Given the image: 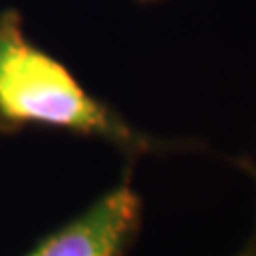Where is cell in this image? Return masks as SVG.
<instances>
[{"mask_svg":"<svg viewBox=\"0 0 256 256\" xmlns=\"http://www.w3.org/2000/svg\"><path fill=\"white\" fill-rule=\"evenodd\" d=\"M0 114L13 122L58 126L139 146L134 130L92 98L58 60L26 41L13 20L0 24Z\"/></svg>","mask_w":256,"mask_h":256,"instance_id":"obj_1","label":"cell"},{"mask_svg":"<svg viewBox=\"0 0 256 256\" xmlns=\"http://www.w3.org/2000/svg\"><path fill=\"white\" fill-rule=\"evenodd\" d=\"M141 198L128 182L100 196L30 256H122L139 228Z\"/></svg>","mask_w":256,"mask_h":256,"instance_id":"obj_2","label":"cell"},{"mask_svg":"<svg viewBox=\"0 0 256 256\" xmlns=\"http://www.w3.org/2000/svg\"><path fill=\"white\" fill-rule=\"evenodd\" d=\"M237 164L242 166V169L248 173V178H250L254 184H256V162L254 160H237ZM246 256H256V224H254V230H252V235H250V239H248V244H246V248L242 250Z\"/></svg>","mask_w":256,"mask_h":256,"instance_id":"obj_3","label":"cell"},{"mask_svg":"<svg viewBox=\"0 0 256 256\" xmlns=\"http://www.w3.org/2000/svg\"><path fill=\"white\" fill-rule=\"evenodd\" d=\"M235 256H246V254H244V252H239V254H235Z\"/></svg>","mask_w":256,"mask_h":256,"instance_id":"obj_4","label":"cell"}]
</instances>
